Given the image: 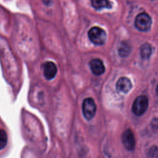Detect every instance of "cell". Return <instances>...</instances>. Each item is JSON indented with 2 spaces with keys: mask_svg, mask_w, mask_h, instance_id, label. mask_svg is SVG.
Masks as SVG:
<instances>
[{
  "mask_svg": "<svg viewBox=\"0 0 158 158\" xmlns=\"http://www.w3.org/2000/svg\"><path fill=\"white\" fill-rule=\"evenodd\" d=\"M92 6L96 10H99L103 8L110 9L112 4L108 0H91Z\"/></svg>",
  "mask_w": 158,
  "mask_h": 158,
  "instance_id": "9c48e42d",
  "label": "cell"
},
{
  "mask_svg": "<svg viewBox=\"0 0 158 158\" xmlns=\"http://www.w3.org/2000/svg\"><path fill=\"white\" fill-rule=\"evenodd\" d=\"M151 125L154 128H158V118H155L152 120Z\"/></svg>",
  "mask_w": 158,
  "mask_h": 158,
  "instance_id": "4fadbf2b",
  "label": "cell"
},
{
  "mask_svg": "<svg viewBox=\"0 0 158 158\" xmlns=\"http://www.w3.org/2000/svg\"><path fill=\"white\" fill-rule=\"evenodd\" d=\"M89 66L92 72L96 75H101L105 71L102 61L99 59H93L89 62Z\"/></svg>",
  "mask_w": 158,
  "mask_h": 158,
  "instance_id": "ba28073f",
  "label": "cell"
},
{
  "mask_svg": "<svg viewBox=\"0 0 158 158\" xmlns=\"http://www.w3.org/2000/svg\"><path fill=\"white\" fill-rule=\"evenodd\" d=\"M132 88V84L129 78L125 77H123L120 78L117 83H116V88L117 89L123 93H128Z\"/></svg>",
  "mask_w": 158,
  "mask_h": 158,
  "instance_id": "52a82bcc",
  "label": "cell"
},
{
  "mask_svg": "<svg viewBox=\"0 0 158 158\" xmlns=\"http://www.w3.org/2000/svg\"><path fill=\"white\" fill-rule=\"evenodd\" d=\"M148 107V98L144 95H141L135 100L132 106V112L136 116H141L146 111Z\"/></svg>",
  "mask_w": 158,
  "mask_h": 158,
  "instance_id": "3957f363",
  "label": "cell"
},
{
  "mask_svg": "<svg viewBox=\"0 0 158 158\" xmlns=\"http://www.w3.org/2000/svg\"><path fill=\"white\" fill-rule=\"evenodd\" d=\"M152 20L151 17L145 12L139 14L135 21V25L136 28L141 31H148L151 27Z\"/></svg>",
  "mask_w": 158,
  "mask_h": 158,
  "instance_id": "7a4b0ae2",
  "label": "cell"
},
{
  "mask_svg": "<svg viewBox=\"0 0 158 158\" xmlns=\"http://www.w3.org/2000/svg\"><path fill=\"white\" fill-rule=\"evenodd\" d=\"M88 37L93 43L102 45L106 41L107 35L103 29L98 27H93L88 31Z\"/></svg>",
  "mask_w": 158,
  "mask_h": 158,
  "instance_id": "6da1fadb",
  "label": "cell"
},
{
  "mask_svg": "<svg viewBox=\"0 0 158 158\" xmlns=\"http://www.w3.org/2000/svg\"><path fill=\"white\" fill-rule=\"evenodd\" d=\"M118 54L121 57H125L129 55L131 49L130 46L127 42H122L118 48Z\"/></svg>",
  "mask_w": 158,
  "mask_h": 158,
  "instance_id": "8fae6325",
  "label": "cell"
},
{
  "mask_svg": "<svg viewBox=\"0 0 158 158\" xmlns=\"http://www.w3.org/2000/svg\"><path fill=\"white\" fill-rule=\"evenodd\" d=\"M122 143L125 148L128 151H133L135 148V135L130 129L126 130L122 136Z\"/></svg>",
  "mask_w": 158,
  "mask_h": 158,
  "instance_id": "5b68a950",
  "label": "cell"
},
{
  "mask_svg": "<svg viewBox=\"0 0 158 158\" xmlns=\"http://www.w3.org/2000/svg\"><path fill=\"white\" fill-rule=\"evenodd\" d=\"M57 72L56 64L51 61H47L43 65V75L46 80H50L53 79Z\"/></svg>",
  "mask_w": 158,
  "mask_h": 158,
  "instance_id": "8992f818",
  "label": "cell"
},
{
  "mask_svg": "<svg viewBox=\"0 0 158 158\" xmlns=\"http://www.w3.org/2000/svg\"><path fill=\"white\" fill-rule=\"evenodd\" d=\"M82 110L84 117L88 120L92 119L96 111V106L94 100L91 98L84 99L82 104Z\"/></svg>",
  "mask_w": 158,
  "mask_h": 158,
  "instance_id": "277c9868",
  "label": "cell"
},
{
  "mask_svg": "<svg viewBox=\"0 0 158 158\" xmlns=\"http://www.w3.org/2000/svg\"><path fill=\"white\" fill-rule=\"evenodd\" d=\"M156 91H157V93L158 94V85L157 86V88H156Z\"/></svg>",
  "mask_w": 158,
  "mask_h": 158,
  "instance_id": "5bb4252c",
  "label": "cell"
},
{
  "mask_svg": "<svg viewBox=\"0 0 158 158\" xmlns=\"http://www.w3.org/2000/svg\"><path fill=\"white\" fill-rule=\"evenodd\" d=\"M152 53V48L149 44L144 43L140 48V54L143 59H146L150 57Z\"/></svg>",
  "mask_w": 158,
  "mask_h": 158,
  "instance_id": "30bf717a",
  "label": "cell"
},
{
  "mask_svg": "<svg viewBox=\"0 0 158 158\" xmlns=\"http://www.w3.org/2000/svg\"><path fill=\"white\" fill-rule=\"evenodd\" d=\"M7 143V135L3 129H0V150L5 148Z\"/></svg>",
  "mask_w": 158,
  "mask_h": 158,
  "instance_id": "7c38bea8",
  "label": "cell"
}]
</instances>
